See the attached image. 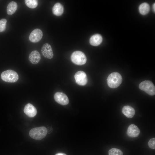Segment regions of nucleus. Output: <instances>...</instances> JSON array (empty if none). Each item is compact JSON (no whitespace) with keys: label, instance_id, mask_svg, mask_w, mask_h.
Returning <instances> with one entry per match:
<instances>
[{"label":"nucleus","instance_id":"nucleus-20","mask_svg":"<svg viewBox=\"0 0 155 155\" xmlns=\"http://www.w3.org/2000/svg\"><path fill=\"white\" fill-rule=\"evenodd\" d=\"M7 20L5 19H2L0 20V32L4 31L6 28Z\"/></svg>","mask_w":155,"mask_h":155},{"label":"nucleus","instance_id":"nucleus-15","mask_svg":"<svg viewBox=\"0 0 155 155\" xmlns=\"http://www.w3.org/2000/svg\"><path fill=\"white\" fill-rule=\"evenodd\" d=\"M53 13L57 16H61L64 11V7L63 5L59 3H56L52 8Z\"/></svg>","mask_w":155,"mask_h":155},{"label":"nucleus","instance_id":"nucleus-4","mask_svg":"<svg viewBox=\"0 0 155 155\" xmlns=\"http://www.w3.org/2000/svg\"><path fill=\"white\" fill-rule=\"evenodd\" d=\"M71 59L74 63L78 65L84 64L87 60L85 54L80 51H76L73 52L71 55Z\"/></svg>","mask_w":155,"mask_h":155},{"label":"nucleus","instance_id":"nucleus-21","mask_svg":"<svg viewBox=\"0 0 155 155\" xmlns=\"http://www.w3.org/2000/svg\"><path fill=\"white\" fill-rule=\"evenodd\" d=\"M148 145L149 147L151 149H155V138H153L151 139L148 142Z\"/></svg>","mask_w":155,"mask_h":155},{"label":"nucleus","instance_id":"nucleus-8","mask_svg":"<svg viewBox=\"0 0 155 155\" xmlns=\"http://www.w3.org/2000/svg\"><path fill=\"white\" fill-rule=\"evenodd\" d=\"M42 36L43 33L42 30L36 28L31 32L29 36V39L31 42H37L41 40Z\"/></svg>","mask_w":155,"mask_h":155},{"label":"nucleus","instance_id":"nucleus-17","mask_svg":"<svg viewBox=\"0 0 155 155\" xmlns=\"http://www.w3.org/2000/svg\"><path fill=\"white\" fill-rule=\"evenodd\" d=\"M139 9L141 14L146 15L149 13L150 10V7L148 3H144L140 5Z\"/></svg>","mask_w":155,"mask_h":155},{"label":"nucleus","instance_id":"nucleus-10","mask_svg":"<svg viewBox=\"0 0 155 155\" xmlns=\"http://www.w3.org/2000/svg\"><path fill=\"white\" fill-rule=\"evenodd\" d=\"M24 111L27 115L31 117L35 116L37 113V110L36 108L33 105L29 103L25 106Z\"/></svg>","mask_w":155,"mask_h":155},{"label":"nucleus","instance_id":"nucleus-14","mask_svg":"<svg viewBox=\"0 0 155 155\" xmlns=\"http://www.w3.org/2000/svg\"><path fill=\"white\" fill-rule=\"evenodd\" d=\"M102 41V36L100 34H96L92 36L90 39V43L91 45L97 46L100 45Z\"/></svg>","mask_w":155,"mask_h":155},{"label":"nucleus","instance_id":"nucleus-19","mask_svg":"<svg viewBox=\"0 0 155 155\" xmlns=\"http://www.w3.org/2000/svg\"><path fill=\"white\" fill-rule=\"evenodd\" d=\"M109 155H123V152L120 150L113 148L110 149L108 152Z\"/></svg>","mask_w":155,"mask_h":155},{"label":"nucleus","instance_id":"nucleus-2","mask_svg":"<svg viewBox=\"0 0 155 155\" xmlns=\"http://www.w3.org/2000/svg\"><path fill=\"white\" fill-rule=\"evenodd\" d=\"M47 133V129L44 126L32 128L29 132V135L31 138L38 140H41L44 138Z\"/></svg>","mask_w":155,"mask_h":155},{"label":"nucleus","instance_id":"nucleus-23","mask_svg":"<svg viewBox=\"0 0 155 155\" xmlns=\"http://www.w3.org/2000/svg\"><path fill=\"white\" fill-rule=\"evenodd\" d=\"M155 3H154L153 5V11L155 12Z\"/></svg>","mask_w":155,"mask_h":155},{"label":"nucleus","instance_id":"nucleus-5","mask_svg":"<svg viewBox=\"0 0 155 155\" xmlns=\"http://www.w3.org/2000/svg\"><path fill=\"white\" fill-rule=\"evenodd\" d=\"M139 88L150 95L153 96L155 94V87L151 81L145 80L139 84Z\"/></svg>","mask_w":155,"mask_h":155},{"label":"nucleus","instance_id":"nucleus-6","mask_svg":"<svg viewBox=\"0 0 155 155\" xmlns=\"http://www.w3.org/2000/svg\"><path fill=\"white\" fill-rule=\"evenodd\" d=\"M74 78L76 83L80 86H84L87 82V78L86 73L83 71H80L75 75Z\"/></svg>","mask_w":155,"mask_h":155},{"label":"nucleus","instance_id":"nucleus-1","mask_svg":"<svg viewBox=\"0 0 155 155\" xmlns=\"http://www.w3.org/2000/svg\"><path fill=\"white\" fill-rule=\"evenodd\" d=\"M107 84L111 88H115L118 87L121 84L122 78L121 74L118 72L111 73L108 76Z\"/></svg>","mask_w":155,"mask_h":155},{"label":"nucleus","instance_id":"nucleus-7","mask_svg":"<svg viewBox=\"0 0 155 155\" xmlns=\"http://www.w3.org/2000/svg\"><path fill=\"white\" fill-rule=\"evenodd\" d=\"M55 101L59 104L62 105H66L69 102V100L67 96L61 92H56L54 95Z\"/></svg>","mask_w":155,"mask_h":155},{"label":"nucleus","instance_id":"nucleus-12","mask_svg":"<svg viewBox=\"0 0 155 155\" xmlns=\"http://www.w3.org/2000/svg\"><path fill=\"white\" fill-rule=\"evenodd\" d=\"M40 58V54L36 50H34L31 52L30 54L28 57L30 62L34 64H36L38 63Z\"/></svg>","mask_w":155,"mask_h":155},{"label":"nucleus","instance_id":"nucleus-16","mask_svg":"<svg viewBox=\"0 0 155 155\" xmlns=\"http://www.w3.org/2000/svg\"><path fill=\"white\" fill-rule=\"evenodd\" d=\"M18 7V5L16 2L12 1L8 4L7 8V14L11 15L15 13Z\"/></svg>","mask_w":155,"mask_h":155},{"label":"nucleus","instance_id":"nucleus-11","mask_svg":"<svg viewBox=\"0 0 155 155\" xmlns=\"http://www.w3.org/2000/svg\"><path fill=\"white\" fill-rule=\"evenodd\" d=\"M140 133L139 128L134 124H132L128 127L127 134L128 136L131 137H137Z\"/></svg>","mask_w":155,"mask_h":155},{"label":"nucleus","instance_id":"nucleus-22","mask_svg":"<svg viewBox=\"0 0 155 155\" xmlns=\"http://www.w3.org/2000/svg\"><path fill=\"white\" fill-rule=\"evenodd\" d=\"M55 155H66V154L63 153H58L55 154Z\"/></svg>","mask_w":155,"mask_h":155},{"label":"nucleus","instance_id":"nucleus-13","mask_svg":"<svg viewBox=\"0 0 155 155\" xmlns=\"http://www.w3.org/2000/svg\"><path fill=\"white\" fill-rule=\"evenodd\" d=\"M122 112L127 117L131 118L134 116L135 112L134 109L132 107L127 105L123 106Z\"/></svg>","mask_w":155,"mask_h":155},{"label":"nucleus","instance_id":"nucleus-18","mask_svg":"<svg viewBox=\"0 0 155 155\" xmlns=\"http://www.w3.org/2000/svg\"><path fill=\"white\" fill-rule=\"evenodd\" d=\"M24 1L26 5L30 8H35L38 5V1L36 0H25Z\"/></svg>","mask_w":155,"mask_h":155},{"label":"nucleus","instance_id":"nucleus-3","mask_svg":"<svg viewBox=\"0 0 155 155\" xmlns=\"http://www.w3.org/2000/svg\"><path fill=\"white\" fill-rule=\"evenodd\" d=\"M1 77L3 81L11 83L16 82L19 78L18 75L16 72L11 70L3 71L1 74Z\"/></svg>","mask_w":155,"mask_h":155},{"label":"nucleus","instance_id":"nucleus-9","mask_svg":"<svg viewBox=\"0 0 155 155\" xmlns=\"http://www.w3.org/2000/svg\"><path fill=\"white\" fill-rule=\"evenodd\" d=\"M41 53L45 58L51 59L53 56V53L51 46L47 43L44 44L41 48Z\"/></svg>","mask_w":155,"mask_h":155}]
</instances>
